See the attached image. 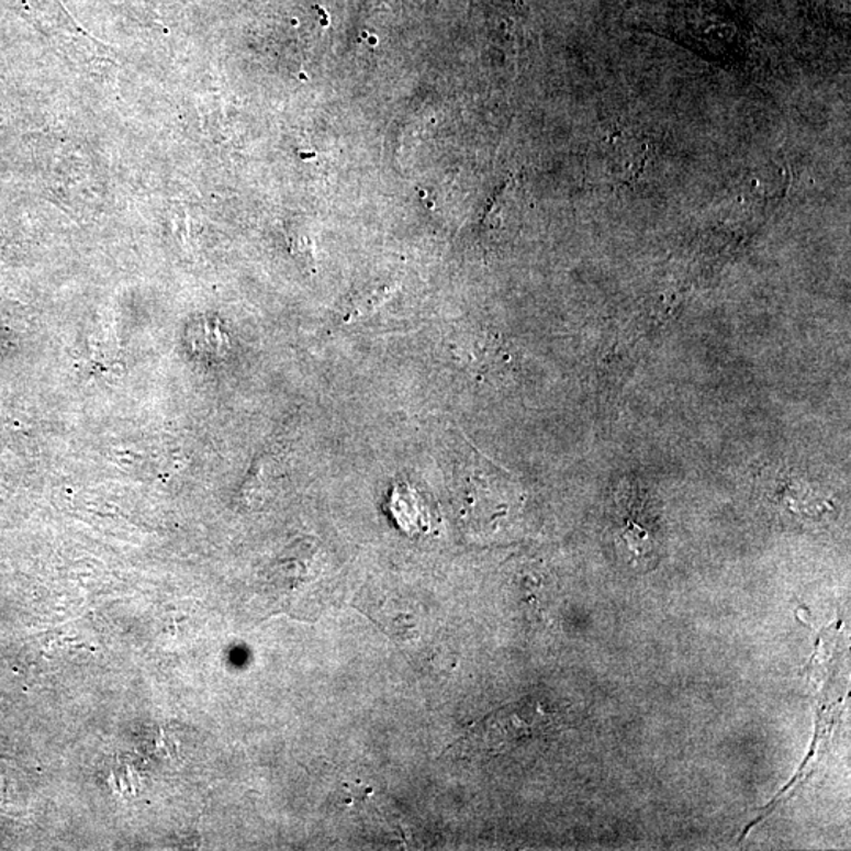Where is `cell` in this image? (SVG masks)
Wrapping results in <instances>:
<instances>
[{
	"instance_id": "cell-1",
	"label": "cell",
	"mask_w": 851,
	"mask_h": 851,
	"mask_svg": "<svg viewBox=\"0 0 851 851\" xmlns=\"http://www.w3.org/2000/svg\"><path fill=\"white\" fill-rule=\"evenodd\" d=\"M545 727L541 708L528 701L500 708L467 730L461 740L450 746L444 757L477 760L502 754L517 741L534 737Z\"/></svg>"
},
{
	"instance_id": "cell-2",
	"label": "cell",
	"mask_w": 851,
	"mask_h": 851,
	"mask_svg": "<svg viewBox=\"0 0 851 851\" xmlns=\"http://www.w3.org/2000/svg\"><path fill=\"white\" fill-rule=\"evenodd\" d=\"M502 16H516L525 9V0H486Z\"/></svg>"
}]
</instances>
